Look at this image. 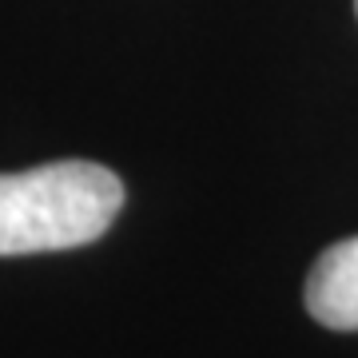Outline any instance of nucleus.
<instances>
[{
	"label": "nucleus",
	"mask_w": 358,
	"mask_h": 358,
	"mask_svg": "<svg viewBox=\"0 0 358 358\" xmlns=\"http://www.w3.org/2000/svg\"><path fill=\"white\" fill-rule=\"evenodd\" d=\"M124 207L115 171L60 159L0 176V255H40L96 243Z\"/></svg>",
	"instance_id": "nucleus-1"
},
{
	"label": "nucleus",
	"mask_w": 358,
	"mask_h": 358,
	"mask_svg": "<svg viewBox=\"0 0 358 358\" xmlns=\"http://www.w3.org/2000/svg\"><path fill=\"white\" fill-rule=\"evenodd\" d=\"M307 310L331 331H358V235L327 247L307 275Z\"/></svg>",
	"instance_id": "nucleus-2"
},
{
	"label": "nucleus",
	"mask_w": 358,
	"mask_h": 358,
	"mask_svg": "<svg viewBox=\"0 0 358 358\" xmlns=\"http://www.w3.org/2000/svg\"><path fill=\"white\" fill-rule=\"evenodd\" d=\"M355 4H358V0H355Z\"/></svg>",
	"instance_id": "nucleus-3"
}]
</instances>
